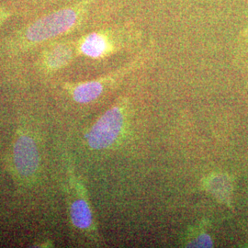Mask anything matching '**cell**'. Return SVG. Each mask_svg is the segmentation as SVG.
Listing matches in <instances>:
<instances>
[{
  "instance_id": "obj_6",
  "label": "cell",
  "mask_w": 248,
  "mask_h": 248,
  "mask_svg": "<svg viewBox=\"0 0 248 248\" xmlns=\"http://www.w3.org/2000/svg\"><path fill=\"white\" fill-rule=\"evenodd\" d=\"M71 219L74 225L80 229L89 228L92 222V215L89 205L83 200L75 202L71 207Z\"/></svg>"
},
{
  "instance_id": "obj_9",
  "label": "cell",
  "mask_w": 248,
  "mask_h": 248,
  "mask_svg": "<svg viewBox=\"0 0 248 248\" xmlns=\"http://www.w3.org/2000/svg\"><path fill=\"white\" fill-rule=\"evenodd\" d=\"M133 1L134 0H114L113 5H114V8L119 9V8H123L124 6H126L127 4L133 2Z\"/></svg>"
},
{
  "instance_id": "obj_5",
  "label": "cell",
  "mask_w": 248,
  "mask_h": 248,
  "mask_svg": "<svg viewBox=\"0 0 248 248\" xmlns=\"http://www.w3.org/2000/svg\"><path fill=\"white\" fill-rule=\"evenodd\" d=\"M105 81L93 80L77 86L73 91V98L78 103H89L98 98L105 88Z\"/></svg>"
},
{
  "instance_id": "obj_4",
  "label": "cell",
  "mask_w": 248,
  "mask_h": 248,
  "mask_svg": "<svg viewBox=\"0 0 248 248\" xmlns=\"http://www.w3.org/2000/svg\"><path fill=\"white\" fill-rule=\"evenodd\" d=\"M81 53L90 58H100L114 51L109 44L106 31L91 32L80 42Z\"/></svg>"
},
{
  "instance_id": "obj_1",
  "label": "cell",
  "mask_w": 248,
  "mask_h": 248,
  "mask_svg": "<svg viewBox=\"0 0 248 248\" xmlns=\"http://www.w3.org/2000/svg\"><path fill=\"white\" fill-rule=\"evenodd\" d=\"M97 0H82L74 6L57 10L40 18L28 28L25 38L31 43H42L62 35L81 24Z\"/></svg>"
},
{
  "instance_id": "obj_7",
  "label": "cell",
  "mask_w": 248,
  "mask_h": 248,
  "mask_svg": "<svg viewBox=\"0 0 248 248\" xmlns=\"http://www.w3.org/2000/svg\"><path fill=\"white\" fill-rule=\"evenodd\" d=\"M73 57V49L67 45H60L54 47L47 55L46 62L50 68L58 69L66 65Z\"/></svg>"
},
{
  "instance_id": "obj_3",
  "label": "cell",
  "mask_w": 248,
  "mask_h": 248,
  "mask_svg": "<svg viewBox=\"0 0 248 248\" xmlns=\"http://www.w3.org/2000/svg\"><path fill=\"white\" fill-rule=\"evenodd\" d=\"M14 163L19 175L32 176L39 167V153L34 141L26 135L18 138L14 145Z\"/></svg>"
},
{
  "instance_id": "obj_2",
  "label": "cell",
  "mask_w": 248,
  "mask_h": 248,
  "mask_svg": "<svg viewBox=\"0 0 248 248\" xmlns=\"http://www.w3.org/2000/svg\"><path fill=\"white\" fill-rule=\"evenodd\" d=\"M124 114L119 107L108 109L88 134V143L92 149L101 150L109 147L122 132Z\"/></svg>"
},
{
  "instance_id": "obj_8",
  "label": "cell",
  "mask_w": 248,
  "mask_h": 248,
  "mask_svg": "<svg viewBox=\"0 0 248 248\" xmlns=\"http://www.w3.org/2000/svg\"><path fill=\"white\" fill-rule=\"evenodd\" d=\"M192 248H212L213 247V242L209 235L203 234L202 236H200L191 244Z\"/></svg>"
}]
</instances>
